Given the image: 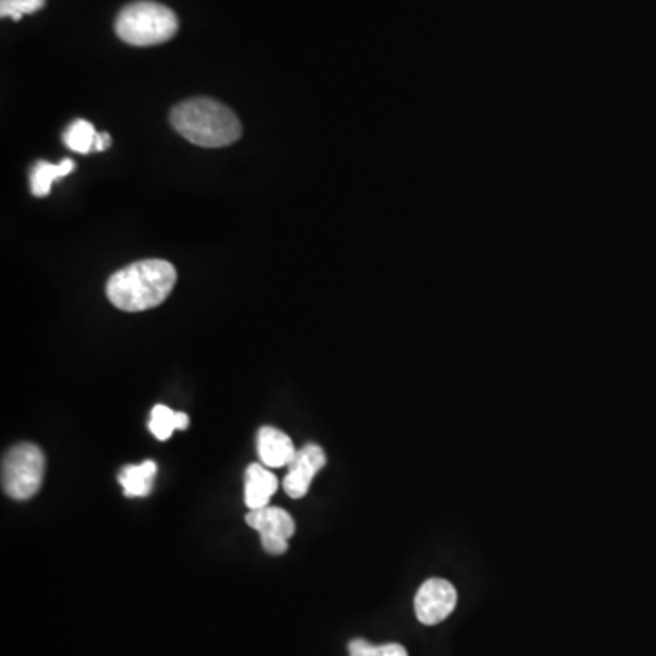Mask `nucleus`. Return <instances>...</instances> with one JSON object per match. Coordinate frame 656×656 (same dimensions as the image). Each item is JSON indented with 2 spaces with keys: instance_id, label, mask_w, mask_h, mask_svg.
<instances>
[{
  "instance_id": "f3484780",
  "label": "nucleus",
  "mask_w": 656,
  "mask_h": 656,
  "mask_svg": "<svg viewBox=\"0 0 656 656\" xmlns=\"http://www.w3.org/2000/svg\"><path fill=\"white\" fill-rule=\"evenodd\" d=\"M112 146V137L110 134H99L97 137V145H95V151H105L106 148Z\"/></svg>"
},
{
  "instance_id": "6e6552de",
  "label": "nucleus",
  "mask_w": 656,
  "mask_h": 656,
  "mask_svg": "<svg viewBox=\"0 0 656 656\" xmlns=\"http://www.w3.org/2000/svg\"><path fill=\"white\" fill-rule=\"evenodd\" d=\"M257 452L262 458L263 465L267 467H289L294 460V444L289 436L276 427H262L257 433Z\"/></svg>"
},
{
  "instance_id": "7ed1b4c3",
  "label": "nucleus",
  "mask_w": 656,
  "mask_h": 656,
  "mask_svg": "<svg viewBox=\"0 0 656 656\" xmlns=\"http://www.w3.org/2000/svg\"><path fill=\"white\" fill-rule=\"evenodd\" d=\"M178 15L151 0H139L123 8L116 21L119 39L132 46H156L178 34Z\"/></svg>"
},
{
  "instance_id": "39448f33",
  "label": "nucleus",
  "mask_w": 656,
  "mask_h": 656,
  "mask_svg": "<svg viewBox=\"0 0 656 656\" xmlns=\"http://www.w3.org/2000/svg\"><path fill=\"white\" fill-rule=\"evenodd\" d=\"M246 523L262 534L263 549L268 555H283L289 549V539L294 536L295 522L289 512L279 507H263L246 514Z\"/></svg>"
},
{
  "instance_id": "4468645a",
  "label": "nucleus",
  "mask_w": 656,
  "mask_h": 656,
  "mask_svg": "<svg viewBox=\"0 0 656 656\" xmlns=\"http://www.w3.org/2000/svg\"><path fill=\"white\" fill-rule=\"evenodd\" d=\"M46 0H0V15L13 21H21L24 15H32L45 8Z\"/></svg>"
},
{
  "instance_id": "ddd939ff",
  "label": "nucleus",
  "mask_w": 656,
  "mask_h": 656,
  "mask_svg": "<svg viewBox=\"0 0 656 656\" xmlns=\"http://www.w3.org/2000/svg\"><path fill=\"white\" fill-rule=\"evenodd\" d=\"M97 137H99V132L94 129V124L84 121V119L73 121L64 132V143H66L68 148L77 151V154H83V156H86L89 151H95Z\"/></svg>"
},
{
  "instance_id": "423d86ee",
  "label": "nucleus",
  "mask_w": 656,
  "mask_h": 656,
  "mask_svg": "<svg viewBox=\"0 0 656 656\" xmlns=\"http://www.w3.org/2000/svg\"><path fill=\"white\" fill-rule=\"evenodd\" d=\"M458 604V593L451 582L430 579L420 587L414 598V611L420 622L436 625L451 617Z\"/></svg>"
},
{
  "instance_id": "9d476101",
  "label": "nucleus",
  "mask_w": 656,
  "mask_h": 656,
  "mask_svg": "<svg viewBox=\"0 0 656 656\" xmlns=\"http://www.w3.org/2000/svg\"><path fill=\"white\" fill-rule=\"evenodd\" d=\"M157 465L151 460L139 463V465H126L119 473V484L123 487L124 495L129 498H145L154 489Z\"/></svg>"
},
{
  "instance_id": "20e7f679",
  "label": "nucleus",
  "mask_w": 656,
  "mask_h": 656,
  "mask_svg": "<svg viewBox=\"0 0 656 656\" xmlns=\"http://www.w3.org/2000/svg\"><path fill=\"white\" fill-rule=\"evenodd\" d=\"M46 458L34 444H19L2 460V489L13 500H29L45 478Z\"/></svg>"
},
{
  "instance_id": "f8f14e48",
  "label": "nucleus",
  "mask_w": 656,
  "mask_h": 656,
  "mask_svg": "<svg viewBox=\"0 0 656 656\" xmlns=\"http://www.w3.org/2000/svg\"><path fill=\"white\" fill-rule=\"evenodd\" d=\"M189 423V416L184 412H173L168 406L156 405L151 409L148 428L157 440L167 441L168 438H172L175 430H186Z\"/></svg>"
},
{
  "instance_id": "9b49d317",
  "label": "nucleus",
  "mask_w": 656,
  "mask_h": 656,
  "mask_svg": "<svg viewBox=\"0 0 656 656\" xmlns=\"http://www.w3.org/2000/svg\"><path fill=\"white\" fill-rule=\"evenodd\" d=\"M75 162L72 159H64L61 165H51V162L39 161L35 165L32 172V194L35 197H46L50 194L51 186L57 179L66 178L73 172Z\"/></svg>"
},
{
  "instance_id": "2eb2a0df",
  "label": "nucleus",
  "mask_w": 656,
  "mask_h": 656,
  "mask_svg": "<svg viewBox=\"0 0 656 656\" xmlns=\"http://www.w3.org/2000/svg\"><path fill=\"white\" fill-rule=\"evenodd\" d=\"M376 647L367 640L356 639L349 644V655L351 656H376Z\"/></svg>"
},
{
  "instance_id": "1a4fd4ad",
  "label": "nucleus",
  "mask_w": 656,
  "mask_h": 656,
  "mask_svg": "<svg viewBox=\"0 0 656 656\" xmlns=\"http://www.w3.org/2000/svg\"><path fill=\"white\" fill-rule=\"evenodd\" d=\"M278 490V478L262 463H252L245 473V503L251 511L268 507L274 493Z\"/></svg>"
},
{
  "instance_id": "0eeeda50",
  "label": "nucleus",
  "mask_w": 656,
  "mask_h": 656,
  "mask_svg": "<svg viewBox=\"0 0 656 656\" xmlns=\"http://www.w3.org/2000/svg\"><path fill=\"white\" fill-rule=\"evenodd\" d=\"M325 465H327V457L321 447L311 444V446L300 449L289 465V473L284 476V493L294 500L306 496L311 489L312 479Z\"/></svg>"
},
{
  "instance_id": "f03ea898",
  "label": "nucleus",
  "mask_w": 656,
  "mask_h": 656,
  "mask_svg": "<svg viewBox=\"0 0 656 656\" xmlns=\"http://www.w3.org/2000/svg\"><path fill=\"white\" fill-rule=\"evenodd\" d=\"M170 121L178 134L201 148H224L234 145L243 134L238 116L229 106L210 97L179 102L170 113Z\"/></svg>"
},
{
  "instance_id": "dca6fc26",
  "label": "nucleus",
  "mask_w": 656,
  "mask_h": 656,
  "mask_svg": "<svg viewBox=\"0 0 656 656\" xmlns=\"http://www.w3.org/2000/svg\"><path fill=\"white\" fill-rule=\"evenodd\" d=\"M376 656H409V653L403 645L385 644L376 647Z\"/></svg>"
},
{
  "instance_id": "f257e3e1",
  "label": "nucleus",
  "mask_w": 656,
  "mask_h": 656,
  "mask_svg": "<svg viewBox=\"0 0 656 656\" xmlns=\"http://www.w3.org/2000/svg\"><path fill=\"white\" fill-rule=\"evenodd\" d=\"M178 272L165 259H143L113 274L106 283V295L124 312L156 308L172 294Z\"/></svg>"
}]
</instances>
